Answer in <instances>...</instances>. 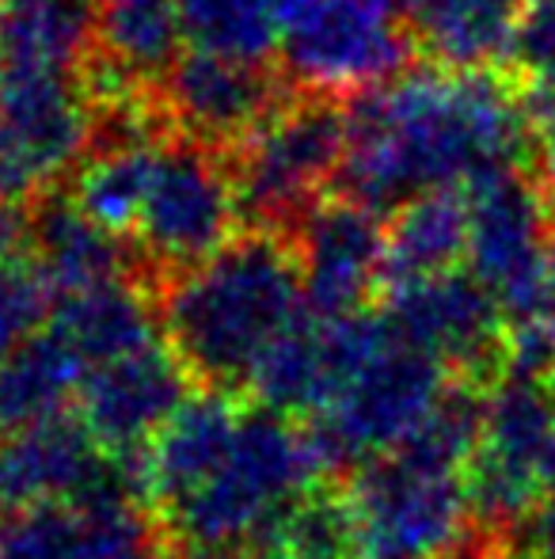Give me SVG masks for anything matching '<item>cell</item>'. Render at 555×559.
<instances>
[{"mask_svg": "<svg viewBox=\"0 0 555 559\" xmlns=\"http://www.w3.org/2000/svg\"><path fill=\"white\" fill-rule=\"evenodd\" d=\"M331 468L309 427L202 389L137 456L134 484L179 545L260 556Z\"/></svg>", "mask_w": 555, "mask_h": 559, "instance_id": "cell-1", "label": "cell"}, {"mask_svg": "<svg viewBox=\"0 0 555 559\" xmlns=\"http://www.w3.org/2000/svg\"><path fill=\"white\" fill-rule=\"evenodd\" d=\"M342 194L377 214L445 187L526 168L533 126L526 92L498 69L419 66L350 99Z\"/></svg>", "mask_w": 555, "mask_h": 559, "instance_id": "cell-2", "label": "cell"}, {"mask_svg": "<svg viewBox=\"0 0 555 559\" xmlns=\"http://www.w3.org/2000/svg\"><path fill=\"white\" fill-rule=\"evenodd\" d=\"M309 317L293 236L248 228L160 289V328L202 389L248 392L260 361Z\"/></svg>", "mask_w": 555, "mask_h": 559, "instance_id": "cell-3", "label": "cell"}, {"mask_svg": "<svg viewBox=\"0 0 555 559\" xmlns=\"http://www.w3.org/2000/svg\"><path fill=\"white\" fill-rule=\"evenodd\" d=\"M324 335L327 392L309 430L331 468H358L403 449L457 384L442 361L396 332L385 312L324 320Z\"/></svg>", "mask_w": 555, "mask_h": 559, "instance_id": "cell-4", "label": "cell"}, {"mask_svg": "<svg viewBox=\"0 0 555 559\" xmlns=\"http://www.w3.org/2000/svg\"><path fill=\"white\" fill-rule=\"evenodd\" d=\"M342 499L358 559H460L480 522L468 464L422 445L358 464Z\"/></svg>", "mask_w": 555, "mask_h": 559, "instance_id": "cell-5", "label": "cell"}, {"mask_svg": "<svg viewBox=\"0 0 555 559\" xmlns=\"http://www.w3.org/2000/svg\"><path fill=\"white\" fill-rule=\"evenodd\" d=\"M347 141L350 122L339 99L289 92L260 130L229 148L244 222L293 236L342 179Z\"/></svg>", "mask_w": 555, "mask_h": 559, "instance_id": "cell-6", "label": "cell"}, {"mask_svg": "<svg viewBox=\"0 0 555 559\" xmlns=\"http://www.w3.org/2000/svg\"><path fill=\"white\" fill-rule=\"evenodd\" d=\"M411 20L393 0H297L278 43L301 96L358 99L411 69Z\"/></svg>", "mask_w": 555, "mask_h": 559, "instance_id": "cell-7", "label": "cell"}, {"mask_svg": "<svg viewBox=\"0 0 555 559\" xmlns=\"http://www.w3.org/2000/svg\"><path fill=\"white\" fill-rule=\"evenodd\" d=\"M240 217L244 214L229 156L168 130L156 148L130 248L148 271H168L171 278L221 251L237 236Z\"/></svg>", "mask_w": 555, "mask_h": 559, "instance_id": "cell-8", "label": "cell"}, {"mask_svg": "<svg viewBox=\"0 0 555 559\" xmlns=\"http://www.w3.org/2000/svg\"><path fill=\"white\" fill-rule=\"evenodd\" d=\"M468 484L491 525H518L555 499V381L510 373L483 396Z\"/></svg>", "mask_w": 555, "mask_h": 559, "instance_id": "cell-9", "label": "cell"}, {"mask_svg": "<svg viewBox=\"0 0 555 559\" xmlns=\"http://www.w3.org/2000/svg\"><path fill=\"white\" fill-rule=\"evenodd\" d=\"M134 472L92 438L81 415L35 423L0 438V514L76 510L107 495H126Z\"/></svg>", "mask_w": 555, "mask_h": 559, "instance_id": "cell-10", "label": "cell"}, {"mask_svg": "<svg viewBox=\"0 0 555 559\" xmlns=\"http://www.w3.org/2000/svg\"><path fill=\"white\" fill-rule=\"evenodd\" d=\"M289 84L267 61L229 58L214 50H183L156 88V111L176 133L209 148H237L286 104Z\"/></svg>", "mask_w": 555, "mask_h": 559, "instance_id": "cell-11", "label": "cell"}, {"mask_svg": "<svg viewBox=\"0 0 555 559\" xmlns=\"http://www.w3.org/2000/svg\"><path fill=\"white\" fill-rule=\"evenodd\" d=\"M385 312L393 328L453 377L506 361V317L472 271H445L388 286Z\"/></svg>", "mask_w": 555, "mask_h": 559, "instance_id": "cell-12", "label": "cell"}, {"mask_svg": "<svg viewBox=\"0 0 555 559\" xmlns=\"http://www.w3.org/2000/svg\"><path fill=\"white\" fill-rule=\"evenodd\" d=\"M191 381L194 377L186 373L168 338H156L126 358L84 373L76 415L114 461L126 464L130 456L145 453L171 415L186 404Z\"/></svg>", "mask_w": 555, "mask_h": 559, "instance_id": "cell-13", "label": "cell"}, {"mask_svg": "<svg viewBox=\"0 0 555 559\" xmlns=\"http://www.w3.org/2000/svg\"><path fill=\"white\" fill-rule=\"evenodd\" d=\"M293 248L312 317H354L370 309L381 286H388L385 222L350 194L319 202L293 233Z\"/></svg>", "mask_w": 555, "mask_h": 559, "instance_id": "cell-14", "label": "cell"}, {"mask_svg": "<svg viewBox=\"0 0 555 559\" xmlns=\"http://www.w3.org/2000/svg\"><path fill=\"white\" fill-rule=\"evenodd\" d=\"M186 27L179 0H99L92 84L111 99L153 96L183 58Z\"/></svg>", "mask_w": 555, "mask_h": 559, "instance_id": "cell-15", "label": "cell"}, {"mask_svg": "<svg viewBox=\"0 0 555 559\" xmlns=\"http://www.w3.org/2000/svg\"><path fill=\"white\" fill-rule=\"evenodd\" d=\"M50 332L73 350L84 373L164 338L160 305L148 301L130 274L81 294L53 297Z\"/></svg>", "mask_w": 555, "mask_h": 559, "instance_id": "cell-16", "label": "cell"}, {"mask_svg": "<svg viewBox=\"0 0 555 559\" xmlns=\"http://www.w3.org/2000/svg\"><path fill=\"white\" fill-rule=\"evenodd\" d=\"M99 0H0V69L92 73Z\"/></svg>", "mask_w": 555, "mask_h": 559, "instance_id": "cell-17", "label": "cell"}, {"mask_svg": "<svg viewBox=\"0 0 555 559\" xmlns=\"http://www.w3.org/2000/svg\"><path fill=\"white\" fill-rule=\"evenodd\" d=\"M31 259L50 282L53 297H65L126 278L134 248L92 222L73 199H43L35 202Z\"/></svg>", "mask_w": 555, "mask_h": 559, "instance_id": "cell-18", "label": "cell"}, {"mask_svg": "<svg viewBox=\"0 0 555 559\" xmlns=\"http://www.w3.org/2000/svg\"><path fill=\"white\" fill-rule=\"evenodd\" d=\"M468 240H472L468 187H445L403 202L385 222L388 286L460 271V263H468Z\"/></svg>", "mask_w": 555, "mask_h": 559, "instance_id": "cell-19", "label": "cell"}, {"mask_svg": "<svg viewBox=\"0 0 555 559\" xmlns=\"http://www.w3.org/2000/svg\"><path fill=\"white\" fill-rule=\"evenodd\" d=\"M526 0H411V35L445 69H495Z\"/></svg>", "mask_w": 555, "mask_h": 559, "instance_id": "cell-20", "label": "cell"}, {"mask_svg": "<svg viewBox=\"0 0 555 559\" xmlns=\"http://www.w3.org/2000/svg\"><path fill=\"white\" fill-rule=\"evenodd\" d=\"M81 381V361L50 328L8 354L0 361V438L65 415L69 404H76Z\"/></svg>", "mask_w": 555, "mask_h": 559, "instance_id": "cell-21", "label": "cell"}, {"mask_svg": "<svg viewBox=\"0 0 555 559\" xmlns=\"http://www.w3.org/2000/svg\"><path fill=\"white\" fill-rule=\"evenodd\" d=\"M255 404L270 407L281 415H312L319 412L327 392V335L324 320L304 317L297 328H289L286 335L270 346V354L260 361L255 377L248 381Z\"/></svg>", "mask_w": 555, "mask_h": 559, "instance_id": "cell-22", "label": "cell"}, {"mask_svg": "<svg viewBox=\"0 0 555 559\" xmlns=\"http://www.w3.org/2000/svg\"><path fill=\"white\" fill-rule=\"evenodd\" d=\"M297 0H179L186 43L194 50L267 61L278 50Z\"/></svg>", "mask_w": 555, "mask_h": 559, "instance_id": "cell-23", "label": "cell"}, {"mask_svg": "<svg viewBox=\"0 0 555 559\" xmlns=\"http://www.w3.org/2000/svg\"><path fill=\"white\" fill-rule=\"evenodd\" d=\"M61 559H164V552L153 522L130 502V495H107L73 510Z\"/></svg>", "mask_w": 555, "mask_h": 559, "instance_id": "cell-24", "label": "cell"}, {"mask_svg": "<svg viewBox=\"0 0 555 559\" xmlns=\"http://www.w3.org/2000/svg\"><path fill=\"white\" fill-rule=\"evenodd\" d=\"M263 559H358L347 499L331 491H312L260 552Z\"/></svg>", "mask_w": 555, "mask_h": 559, "instance_id": "cell-25", "label": "cell"}, {"mask_svg": "<svg viewBox=\"0 0 555 559\" xmlns=\"http://www.w3.org/2000/svg\"><path fill=\"white\" fill-rule=\"evenodd\" d=\"M53 289L31 255L0 259V361L50 328Z\"/></svg>", "mask_w": 555, "mask_h": 559, "instance_id": "cell-26", "label": "cell"}, {"mask_svg": "<svg viewBox=\"0 0 555 559\" xmlns=\"http://www.w3.org/2000/svg\"><path fill=\"white\" fill-rule=\"evenodd\" d=\"M73 510H23L0 514V559H61Z\"/></svg>", "mask_w": 555, "mask_h": 559, "instance_id": "cell-27", "label": "cell"}, {"mask_svg": "<svg viewBox=\"0 0 555 559\" xmlns=\"http://www.w3.org/2000/svg\"><path fill=\"white\" fill-rule=\"evenodd\" d=\"M506 66L521 81H541L555 73V0H526L514 20Z\"/></svg>", "mask_w": 555, "mask_h": 559, "instance_id": "cell-28", "label": "cell"}, {"mask_svg": "<svg viewBox=\"0 0 555 559\" xmlns=\"http://www.w3.org/2000/svg\"><path fill=\"white\" fill-rule=\"evenodd\" d=\"M50 187V171L31 153L20 130L0 115V206H35Z\"/></svg>", "mask_w": 555, "mask_h": 559, "instance_id": "cell-29", "label": "cell"}, {"mask_svg": "<svg viewBox=\"0 0 555 559\" xmlns=\"http://www.w3.org/2000/svg\"><path fill=\"white\" fill-rule=\"evenodd\" d=\"M514 559H555V499L514 525Z\"/></svg>", "mask_w": 555, "mask_h": 559, "instance_id": "cell-30", "label": "cell"}, {"mask_svg": "<svg viewBox=\"0 0 555 559\" xmlns=\"http://www.w3.org/2000/svg\"><path fill=\"white\" fill-rule=\"evenodd\" d=\"M526 111L533 126V141L544 156H555V73L526 84Z\"/></svg>", "mask_w": 555, "mask_h": 559, "instance_id": "cell-31", "label": "cell"}, {"mask_svg": "<svg viewBox=\"0 0 555 559\" xmlns=\"http://www.w3.org/2000/svg\"><path fill=\"white\" fill-rule=\"evenodd\" d=\"M164 559H263L244 548H194V545H179L176 552H168Z\"/></svg>", "mask_w": 555, "mask_h": 559, "instance_id": "cell-32", "label": "cell"}, {"mask_svg": "<svg viewBox=\"0 0 555 559\" xmlns=\"http://www.w3.org/2000/svg\"><path fill=\"white\" fill-rule=\"evenodd\" d=\"M541 191H544V202H548V214H552V225H555V156H544Z\"/></svg>", "mask_w": 555, "mask_h": 559, "instance_id": "cell-33", "label": "cell"}]
</instances>
